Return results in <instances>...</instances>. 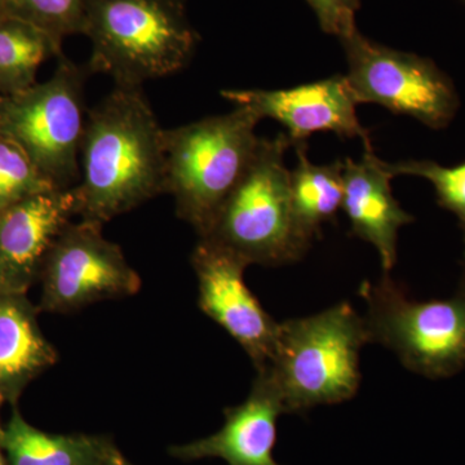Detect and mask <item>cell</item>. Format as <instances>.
Masks as SVG:
<instances>
[{
    "label": "cell",
    "mask_w": 465,
    "mask_h": 465,
    "mask_svg": "<svg viewBox=\"0 0 465 465\" xmlns=\"http://www.w3.org/2000/svg\"><path fill=\"white\" fill-rule=\"evenodd\" d=\"M0 443L9 465H105L113 449L103 437L43 432L17 411L0 432Z\"/></svg>",
    "instance_id": "16"
},
{
    "label": "cell",
    "mask_w": 465,
    "mask_h": 465,
    "mask_svg": "<svg viewBox=\"0 0 465 465\" xmlns=\"http://www.w3.org/2000/svg\"><path fill=\"white\" fill-rule=\"evenodd\" d=\"M163 131L143 87L115 85L88 112L74 186L81 219L104 225L166 194Z\"/></svg>",
    "instance_id": "1"
},
{
    "label": "cell",
    "mask_w": 465,
    "mask_h": 465,
    "mask_svg": "<svg viewBox=\"0 0 465 465\" xmlns=\"http://www.w3.org/2000/svg\"><path fill=\"white\" fill-rule=\"evenodd\" d=\"M15 0H0V18L12 16Z\"/></svg>",
    "instance_id": "24"
},
{
    "label": "cell",
    "mask_w": 465,
    "mask_h": 465,
    "mask_svg": "<svg viewBox=\"0 0 465 465\" xmlns=\"http://www.w3.org/2000/svg\"><path fill=\"white\" fill-rule=\"evenodd\" d=\"M262 119L244 106L163 131L166 194L203 237L255 157Z\"/></svg>",
    "instance_id": "4"
},
{
    "label": "cell",
    "mask_w": 465,
    "mask_h": 465,
    "mask_svg": "<svg viewBox=\"0 0 465 465\" xmlns=\"http://www.w3.org/2000/svg\"><path fill=\"white\" fill-rule=\"evenodd\" d=\"M12 16L33 24L63 45L66 36L84 33V0H15Z\"/></svg>",
    "instance_id": "20"
},
{
    "label": "cell",
    "mask_w": 465,
    "mask_h": 465,
    "mask_svg": "<svg viewBox=\"0 0 465 465\" xmlns=\"http://www.w3.org/2000/svg\"><path fill=\"white\" fill-rule=\"evenodd\" d=\"M298 163L290 171L291 204L300 232L311 242L321 235L324 223L335 222L344 197V162L312 163L307 142L295 143Z\"/></svg>",
    "instance_id": "17"
},
{
    "label": "cell",
    "mask_w": 465,
    "mask_h": 465,
    "mask_svg": "<svg viewBox=\"0 0 465 465\" xmlns=\"http://www.w3.org/2000/svg\"><path fill=\"white\" fill-rule=\"evenodd\" d=\"M287 134L260 140L255 157L213 220L207 240L247 264L278 266L298 262L311 247L300 232L291 204Z\"/></svg>",
    "instance_id": "5"
},
{
    "label": "cell",
    "mask_w": 465,
    "mask_h": 465,
    "mask_svg": "<svg viewBox=\"0 0 465 465\" xmlns=\"http://www.w3.org/2000/svg\"><path fill=\"white\" fill-rule=\"evenodd\" d=\"M198 280V305L244 349L256 370L273 357L278 322L266 313L244 281L247 264L232 251L207 240L192 253Z\"/></svg>",
    "instance_id": "10"
},
{
    "label": "cell",
    "mask_w": 465,
    "mask_h": 465,
    "mask_svg": "<svg viewBox=\"0 0 465 465\" xmlns=\"http://www.w3.org/2000/svg\"><path fill=\"white\" fill-rule=\"evenodd\" d=\"M41 273L42 308L54 313H73L142 289V278L124 251L104 237L103 224L91 220L70 222L60 232Z\"/></svg>",
    "instance_id": "9"
},
{
    "label": "cell",
    "mask_w": 465,
    "mask_h": 465,
    "mask_svg": "<svg viewBox=\"0 0 465 465\" xmlns=\"http://www.w3.org/2000/svg\"><path fill=\"white\" fill-rule=\"evenodd\" d=\"M54 189L58 188L38 170L23 148L0 134V211Z\"/></svg>",
    "instance_id": "19"
},
{
    "label": "cell",
    "mask_w": 465,
    "mask_h": 465,
    "mask_svg": "<svg viewBox=\"0 0 465 465\" xmlns=\"http://www.w3.org/2000/svg\"><path fill=\"white\" fill-rule=\"evenodd\" d=\"M61 54V45L39 27L23 18H0V96L33 87L42 64Z\"/></svg>",
    "instance_id": "18"
},
{
    "label": "cell",
    "mask_w": 465,
    "mask_h": 465,
    "mask_svg": "<svg viewBox=\"0 0 465 465\" xmlns=\"http://www.w3.org/2000/svg\"><path fill=\"white\" fill-rule=\"evenodd\" d=\"M365 318L371 342L400 357L410 371L430 379L450 378L465 367V277L452 298L419 302L385 273L363 282Z\"/></svg>",
    "instance_id": "7"
},
{
    "label": "cell",
    "mask_w": 465,
    "mask_h": 465,
    "mask_svg": "<svg viewBox=\"0 0 465 465\" xmlns=\"http://www.w3.org/2000/svg\"><path fill=\"white\" fill-rule=\"evenodd\" d=\"M105 465H133V464H131L130 461H128L127 459H125L124 457V455H122L121 452H119L118 450H116L114 448V446H113V449L110 450L109 457H108V459H106Z\"/></svg>",
    "instance_id": "23"
},
{
    "label": "cell",
    "mask_w": 465,
    "mask_h": 465,
    "mask_svg": "<svg viewBox=\"0 0 465 465\" xmlns=\"http://www.w3.org/2000/svg\"><path fill=\"white\" fill-rule=\"evenodd\" d=\"M393 173L376 157L371 143L365 145L360 162H344L341 208L351 222V234L374 244L382 269L390 273L397 262V238L401 226L414 222L391 193Z\"/></svg>",
    "instance_id": "14"
},
{
    "label": "cell",
    "mask_w": 465,
    "mask_h": 465,
    "mask_svg": "<svg viewBox=\"0 0 465 465\" xmlns=\"http://www.w3.org/2000/svg\"><path fill=\"white\" fill-rule=\"evenodd\" d=\"M0 432H2V430H0ZM2 450V443H0V465H7V461H5V457H3Z\"/></svg>",
    "instance_id": "25"
},
{
    "label": "cell",
    "mask_w": 465,
    "mask_h": 465,
    "mask_svg": "<svg viewBox=\"0 0 465 465\" xmlns=\"http://www.w3.org/2000/svg\"><path fill=\"white\" fill-rule=\"evenodd\" d=\"M56 361V349L43 335L25 295L0 291V399H16Z\"/></svg>",
    "instance_id": "15"
},
{
    "label": "cell",
    "mask_w": 465,
    "mask_h": 465,
    "mask_svg": "<svg viewBox=\"0 0 465 465\" xmlns=\"http://www.w3.org/2000/svg\"><path fill=\"white\" fill-rule=\"evenodd\" d=\"M284 412L280 391L268 371H258L249 397L225 410V423L213 436L173 446L171 455L183 460L222 458L228 465H280L274 460L277 419Z\"/></svg>",
    "instance_id": "13"
},
{
    "label": "cell",
    "mask_w": 465,
    "mask_h": 465,
    "mask_svg": "<svg viewBox=\"0 0 465 465\" xmlns=\"http://www.w3.org/2000/svg\"><path fill=\"white\" fill-rule=\"evenodd\" d=\"M82 34L92 45L88 70L121 87L180 72L198 43L183 0H84Z\"/></svg>",
    "instance_id": "2"
},
{
    "label": "cell",
    "mask_w": 465,
    "mask_h": 465,
    "mask_svg": "<svg viewBox=\"0 0 465 465\" xmlns=\"http://www.w3.org/2000/svg\"><path fill=\"white\" fill-rule=\"evenodd\" d=\"M2 99H3V97H2V96H0V103H2Z\"/></svg>",
    "instance_id": "26"
},
{
    "label": "cell",
    "mask_w": 465,
    "mask_h": 465,
    "mask_svg": "<svg viewBox=\"0 0 465 465\" xmlns=\"http://www.w3.org/2000/svg\"><path fill=\"white\" fill-rule=\"evenodd\" d=\"M88 73V66L61 54L51 79L0 103V134L20 145L58 189L73 188L81 180Z\"/></svg>",
    "instance_id": "6"
},
{
    "label": "cell",
    "mask_w": 465,
    "mask_h": 465,
    "mask_svg": "<svg viewBox=\"0 0 465 465\" xmlns=\"http://www.w3.org/2000/svg\"><path fill=\"white\" fill-rule=\"evenodd\" d=\"M222 96L235 106L252 110L260 119L280 122L292 145L317 133L360 137L365 145L371 143L369 131L358 121V101L345 75L289 90H224Z\"/></svg>",
    "instance_id": "11"
},
{
    "label": "cell",
    "mask_w": 465,
    "mask_h": 465,
    "mask_svg": "<svg viewBox=\"0 0 465 465\" xmlns=\"http://www.w3.org/2000/svg\"><path fill=\"white\" fill-rule=\"evenodd\" d=\"M393 176L410 174L432 183L440 207L458 217L465 244V162L455 167H443L432 161H405L388 163Z\"/></svg>",
    "instance_id": "21"
},
{
    "label": "cell",
    "mask_w": 465,
    "mask_h": 465,
    "mask_svg": "<svg viewBox=\"0 0 465 465\" xmlns=\"http://www.w3.org/2000/svg\"><path fill=\"white\" fill-rule=\"evenodd\" d=\"M316 12L320 25L324 33L341 36L356 26V12L361 0H307Z\"/></svg>",
    "instance_id": "22"
},
{
    "label": "cell",
    "mask_w": 465,
    "mask_h": 465,
    "mask_svg": "<svg viewBox=\"0 0 465 465\" xmlns=\"http://www.w3.org/2000/svg\"><path fill=\"white\" fill-rule=\"evenodd\" d=\"M339 39L347 54L345 76L358 104H378L436 130L454 118L457 92L432 61L370 41L357 26Z\"/></svg>",
    "instance_id": "8"
},
{
    "label": "cell",
    "mask_w": 465,
    "mask_h": 465,
    "mask_svg": "<svg viewBox=\"0 0 465 465\" xmlns=\"http://www.w3.org/2000/svg\"><path fill=\"white\" fill-rule=\"evenodd\" d=\"M0 402H2V399H0Z\"/></svg>",
    "instance_id": "27"
},
{
    "label": "cell",
    "mask_w": 465,
    "mask_h": 465,
    "mask_svg": "<svg viewBox=\"0 0 465 465\" xmlns=\"http://www.w3.org/2000/svg\"><path fill=\"white\" fill-rule=\"evenodd\" d=\"M74 216V186L39 193L0 211V291L25 293L57 235Z\"/></svg>",
    "instance_id": "12"
},
{
    "label": "cell",
    "mask_w": 465,
    "mask_h": 465,
    "mask_svg": "<svg viewBox=\"0 0 465 465\" xmlns=\"http://www.w3.org/2000/svg\"><path fill=\"white\" fill-rule=\"evenodd\" d=\"M367 342L371 339L366 321L349 302L278 324L273 357L262 370L277 385L284 412L353 399L361 384V349Z\"/></svg>",
    "instance_id": "3"
}]
</instances>
